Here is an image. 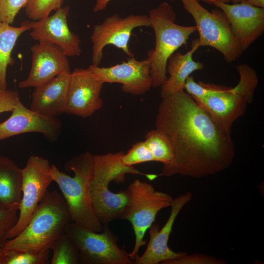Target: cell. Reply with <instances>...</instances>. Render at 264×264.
I'll return each mask as SVG.
<instances>
[{"label": "cell", "mask_w": 264, "mask_h": 264, "mask_svg": "<svg viewBox=\"0 0 264 264\" xmlns=\"http://www.w3.org/2000/svg\"><path fill=\"white\" fill-rule=\"evenodd\" d=\"M51 249L53 256L51 264H79V250L70 237L64 231L54 242Z\"/></svg>", "instance_id": "cell-23"}, {"label": "cell", "mask_w": 264, "mask_h": 264, "mask_svg": "<svg viewBox=\"0 0 264 264\" xmlns=\"http://www.w3.org/2000/svg\"><path fill=\"white\" fill-rule=\"evenodd\" d=\"M151 27L154 30L155 46L148 53L150 61L152 87H161L165 82L169 58L180 47L186 44L191 34L197 31L195 26L175 23L176 15L172 6L163 2L149 12Z\"/></svg>", "instance_id": "cell-4"}, {"label": "cell", "mask_w": 264, "mask_h": 264, "mask_svg": "<svg viewBox=\"0 0 264 264\" xmlns=\"http://www.w3.org/2000/svg\"><path fill=\"white\" fill-rule=\"evenodd\" d=\"M49 253V250L33 253L1 248L0 264H48Z\"/></svg>", "instance_id": "cell-25"}, {"label": "cell", "mask_w": 264, "mask_h": 264, "mask_svg": "<svg viewBox=\"0 0 264 264\" xmlns=\"http://www.w3.org/2000/svg\"><path fill=\"white\" fill-rule=\"evenodd\" d=\"M1 242H2V239H1V238L0 237V250H1L0 244H1Z\"/></svg>", "instance_id": "cell-37"}, {"label": "cell", "mask_w": 264, "mask_h": 264, "mask_svg": "<svg viewBox=\"0 0 264 264\" xmlns=\"http://www.w3.org/2000/svg\"><path fill=\"white\" fill-rule=\"evenodd\" d=\"M244 2L259 8H264V0H245Z\"/></svg>", "instance_id": "cell-34"}, {"label": "cell", "mask_w": 264, "mask_h": 264, "mask_svg": "<svg viewBox=\"0 0 264 264\" xmlns=\"http://www.w3.org/2000/svg\"><path fill=\"white\" fill-rule=\"evenodd\" d=\"M28 0H0V22L11 24Z\"/></svg>", "instance_id": "cell-29"}, {"label": "cell", "mask_w": 264, "mask_h": 264, "mask_svg": "<svg viewBox=\"0 0 264 264\" xmlns=\"http://www.w3.org/2000/svg\"><path fill=\"white\" fill-rule=\"evenodd\" d=\"M155 126L170 140L174 156L158 176L201 178L229 167L235 156L231 134L222 130L188 93L162 98Z\"/></svg>", "instance_id": "cell-1"}, {"label": "cell", "mask_w": 264, "mask_h": 264, "mask_svg": "<svg viewBox=\"0 0 264 264\" xmlns=\"http://www.w3.org/2000/svg\"><path fill=\"white\" fill-rule=\"evenodd\" d=\"M64 0H28L24 7L29 19L38 21L49 16L50 13L62 7Z\"/></svg>", "instance_id": "cell-26"}, {"label": "cell", "mask_w": 264, "mask_h": 264, "mask_svg": "<svg viewBox=\"0 0 264 264\" xmlns=\"http://www.w3.org/2000/svg\"><path fill=\"white\" fill-rule=\"evenodd\" d=\"M145 142L154 156V161L167 164L173 160L174 154L171 143L161 131L155 129L145 136Z\"/></svg>", "instance_id": "cell-24"}, {"label": "cell", "mask_w": 264, "mask_h": 264, "mask_svg": "<svg viewBox=\"0 0 264 264\" xmlns=\"http://www.w3.org/2000/svg\"><path fill=\"white\" fill-rule=\"evenodd\" d=\"M50 168L51 164L47 159L31 155L25 167L21 169L22 196L18 220L6 233L2 243L18 235L28 223L53 181Z\"/></svg>", "instance_id": "cell-9"}, {"label": "cell", "mask_w": 264, "mask_h": 264, "mask_svg": "<svg viewBox=\"0 0 264 264\" xmlns=\"http://www.w3.org/2000/svg\"><path fill=\"white\" fill-rule=\"evenodd\" d=\"M88 67L103 84L120 83L122 91L132 95L143 94L152 87L150 61L148 58L140 61L132 56L110 67L92 64Z\"/></svg>", "instance_id": "cell-11"}, {"label": "cell", "mask_w": 264, "mask_h": 264, "mask_svg": "<svg viewBox=\"0 0 264 264\" xmlns=\"http://www.w3.org/2000/svg\"><path fill=\"white\" fill-rule=\"evenodd\" d=\"M122 160L126 165L130 166L154 161L153 154L145 141L134 143L126 153L124 154Z\"/></svg>", "instance_id": "cell-28"}, {"label": "cell", "mask_w": 264, "mask_h": 264, "mask_svg": "<svg viewBox=\"0 0 264 264\" xmlns=\"http://www.w3.org/2000/svg\"><path fill=\"white\" fill-rule=\"evenodd\" d=\"M151 26L147 15L131 14L121 17L118 14L107 17L101 23L96 24L90 37L92 43V64L99 66L103 58V50L108 45L121 49L129 57L133 56L130 51L129 42L134 28Z\"/></svg>", "instance_id": "cell-10"}, {"label": "cell", "mask_w": 264, "mask_h": 264, "mask_svg": "<svg viewBox=\"0 0 264 264\" xmlns=\"http://www.w3.org/2000/svg\"><path fill=\"white\" fill-rule=\"evenodd\" d=\"M221 1L223 3H229L230 2H232L233 3H238L244 2L245 0H217Z\"/></svg>", "instance_id": "cell-35"}, {"label": "cell", "mask_w": 264, "mask_h": 264, "mask_svg": "<svg viewBox=\"0 0 264 264\" xmlns=\"http://www.w3.org/2000/svg\"><path fill=\"white\" fill-rule=\"evenodd\" d=\"M228 87L220 85L195 82L190 75L186 79L184 89L196 101L203 99L213 93L226 89Z\"/></svg>", "instance_id": "cell-27"}, {"label": "cell", "mask_w": 264, "mask_h": 264, "mask_svg": "<svg viewBox=\"0 0 264 264\" xmlns=\"http://www.w3.org/2000/svg\"><path fill=\"white\" fill-rule=\"evenodd\" d=\"M110 0H96L95 4L93 9V12H97L105 10Z\"/></svg>", "instance_id": "cell-33"}, {"label": "cell", "mask_w": 264, "mask_h": 264, "mask_svg": "<svg viewBox=\"0 0 264 264\" xmlns=\"http://www.w3.org/2000/svg\"><path fill=\"white\" fill-rule=\"evenodd\" d=\"M71 221L62 195L56 190L48 191L26 227L15 237L3 242L0 247L33 253L49 250Z\"/></svg>", "instance_id": "cell-2"}, {"label": "cell", "mask_w": 264, "mask_h": 264, "mask_svg": "<svg viewBox=\"0 0 264 264\" xmlns=\"http://www.w3.org/2000/svg\"><path fill=\"white\" fill-rule=\"evenodd\" d=\"M192 198L191 193L187 192L173 199L170 206V214L165 224L161 229L156 223L152 224L148 230L150 239L146 248L141 256H138L134 264H163L165 262L177 259L186 253L173 251L169 247L168 241L177 216Z\"/></svg>", "instance_id": "cell-14"}, {"label": "cell", "mask_w": 264, "mask_h": 264, "mask_svg": "<svg viewBox=\"0 0 264 264\" xmlns=\"http://www.w3.org/2000/svg\"><path fill=\"white\" fill-rule=\"evenodd\" d=\"M18 211L16 209H0V237L2 239V242L6 233L16 223L18 218Z\"/></svg>", "instance_id": "cell-31"}, {"label": "cell", "mask_w": 264, "mask_h": 264, "mask_svg": "<svg viewBox=\"0 0 264 264\" xmlns=\"http://www.w3.org/2000/svg\"><path fill=\"white\" fill-rule=\"evenodd\" d=\"M11 111L10 116L0 123V140L28 132H39L53 140L60 133L62 125L59 120L27 108L20 100Z\"/></svg>", "instance_id": "cell-17"}, {"label": "cell", "mask_w": 264, "mask_h": 264, "mask_svg": "<svg viewBox=\"0 0 264 264\" xmlns=\"http://www.w3.org/2000/svg\"><path fill=\"white\" fill-rule=\"evenodd\" d=\"M127 189L131 194V200L122 219L128 220L133 230L134 244L129 256L134 261L139 255V249L146 244L144 240L146 233L154 222L157 213L162 209L170 207L174 198L138 179L132 181Z\"/></svg>", "instance_id": "cell-6"}, {"label": "cell", "mask_w": 264, "mask_h": 264, "mask_svg": "<svg viewBox=\"0 0 264 264\" xmlns=\"http://www.w3.org/2000/svg\"><path fill=\"white\" fill-rule=\"evenodd\" d=\"M71 73H63L35 88L30 109L56 117L65 112Z\"/></svg>", "instance_id": "cell-19"}, {"label": "cell", "mask_w": 264, "mask_h": 264, "mask_svg": "<svg viewBox=\"0 0 264 264\" xmlns=\"http://www.w3.org/2000/svg\"><path fill=\"white\" fill-rule=\"evenodd\" d=\"M240 79L234 88L213 93L196 101L224 131L231 134L234 123L245 113L253 100L259 79L255 69L249 65H238Z\"/></svg>", "instance_id": "cell-5"}, {"label": "cell", "mask_w": 264, "mask_h": 264, "mask_svg": "<svg viewBox=\"0 0 264 264\" xmlns=\"http://www.w3.org/2000/svg\"><path fill=\"white\" fill-rule=\"evenodd\" d=\"M69 6L57 9L51 15L38 21H29L32 30L29 35L34 40L58 45L67 57L82 53L79 36L71 31L67 24Z\"/></svg>", "instance_id": "cell-13"}, {"label": "cell", "mask_w": 264, "mask_h": 264, "mask_svg": "<svg viewBox=\"0 0 264 264\" xmlns=\"http://www.w3.org/2000/svg\"><path fill=\"white\" fill-rule=\"evenodd\" d=\"M92 167L93 154L86 152L73 156L66 163V169L72 171L73 176L60 171L54 164L51 165L50 174L66 202L71 222L100 232L103 225L95 213L90 195Z\"/></svg>", "instance_id": "cell-3"}, {"label": "cell", "mask_w": 264, "mask_h": 264, "mask_svg": "<svg viewBox=\"0 0 264 264\" xmlns=\"http://www.w3.org/2000/svg\"><path fill=\"white\" fill-rule=\"evenodd\" d=\"M31 29L29 21L17 27L0 22V85L3 90L6 89L7 68L13 63L11 53L15 44L23 33Z\"/></svg>", "instance_id": "cell-22"}, {"label": "cell", "mask_w": 264, "mask_h": 264, "mask_svg": "<svg viewBox=\"0 0 264 264\" xmlns=\"http://www.w3.org/2000/svg\"><path fill=\"white\" fill-rule=\"evenodd\" d=\"M3 90V89H2L0 85V92H1Z\"/></svg>", "instance_id": "cell-38"}, {"label": "cell", "mask_w": 264, "mask_h": 264, "mask_svg": "<svg viewBox=\"0 0 264 264\" xmlns=\"http://www.w3.org/2000/svg\"><path fill=\"white\" fill-rule=\"evenodd\" d=\"M213 4L225 14L233 34L243 51L263 34L264 8L244 2L230 4L217 0H213Z\"/></svg>", "instance_id": "cell-15"}, {"label": "cell", "mask_w": 264, "mask_h": 264, "mask_svg": "<svg viewBox=\"0 0 264 264\" xmlns=\"http://www.w3.org/2000/svg\"><path fill=\"white\" fill-rule=\"evenodd\" d=\"M111 181L92 173L90 195L95 213L103 225L116 220L122 219L131 200L129 190L113 193L109 189Z\"/></svg>", "instance_id": "cell-18"}, {"label": "cell", "mask_w": 264, "mask_h": 264, "mask_svg": "<svg viewBox=\"0 0 264 264\" xmlns=\"http://www.w3.org/2000/svg\"><path fill=\"white\" fill-rule=\"evenodd\" d=\"M198 2L203 1L204 2L208 4H213V0H196Z\"/></svg>", "instance_id": "cell-36"}, {"label": "cell", "mask_w": 264, "mask_h": 264, "mask_svg": "<svg viewBox=\"0 0 264 264\" xmlns=\"http://www.w3.org/2000/svg\"><path fill=\"white\" fill-rule=\"evenodd\" d=\"M19 100L16 91L3 90L0 92V113L11 111Z\"/></svg>", "instance_id": "cell-32"}, {"label": "cell", "mask_w": 264, "mask_h": 264, "mask_svg": "<svg viewBox=\"0 0 264 264\" xmlns=\"http://www.w3.org/2000/svg\"><path fill=\"white\" fill-rule=\"evenodd\" d=\"M184 8L195 20L198 32V46L212 47L232 63L242 55L243 51L235 38L230 22L220 9L211 12L196 0H181Z\"/></svg>", "instance_id": "cell-7"}, {"label": "cell", "mask_w": 264, "mask_h": 264, "mask_svg": "<svg viewBox=\"0 0 264 264\" xmlns=\"http://www.w3.org/2000/svg\"><path fill=\"white\" fill-rule=\"evenodd\" d=\"M225 261L202 254H187L177 259L165 262L163 264H224Z\"/></svg>", "instance_id": "cell-30"}, {"label": "cell", "mask_w": 264, "mask_h": 264, "mask_svg": "<svg viewBox=\"0 0 264 264\" xmlns=\"http://www.w3.org/2000/svg\"><path fill=\"white\" fill-rule=\"evenodd\" d=\"M97 232L68 223L65 232L76 244L82 264H133L134 261L117 244L118 240L108 227Z\"/></svg>", "instance_id": "cell-8"}, {"label": "cell", "mask_w": 264, "mask_h": 264, "mask_svg": "<svg viewBox=\"0 0 264 264\" xmlns=\"http://www.w3.org/2000/svg\"><path fill=\"white\" fill-rule=\"evenodd\" d=\"M22 173L14 162L0 156V209L19 210L22 196Z\"/></svg>", "instance_id": "cell-21"}, {"label": "cell", "mask_w": 264, "mask_h": 264, "mask_svg": "<svg viewBox=\"0 0 264 264\" xmlns=\"http://www.w3.org/2000/svg\"></svg>", "instance_id": "cell-39"}, {"label": "cell", "mask_w": 264, "mask_h": 264, "mask_svg": "<svg viewBox=\"0 0 264 264\" xmlns=\"http://www.w3.org/2000/svg\"><path fill=\"white\" fill-rule=\"evenodd\" d=\"M30 50L31 69L26 79L19 83V88H36L61 73H71L67 56L58 45L40 42Z\"/></svg>", "instance_id": "cell-16"}, {"label": "cell", "mask_w": 264, "mask_h": 264, "mask_svg": "<svg viewBox=\"0 0 264 264\" xmlns=\"http://www.w3.org/2000/svg\"><path fill=\"white\" fill-rule=\"evenodd\" d=\"M198 47V39H196L193 41L191 49L185 54L174 53L169 58L166 71L170 76L161 86L162 98L184 90L186 80L191 74L203 69L204 64L193 58Z\"/></svg>", "instance_id": "cell-20"}, {"label": "cell", "mask_w": 264, "mask_h": 264, "mask_svg": "<svg viewBox=\"0 0 264 264\" xmlns=\"http://www.w3.org/2000/svg\"><path fill=\"white\" fill-rule=\"evenodd\" d=\"M103 84L89 67L75 68L70 74L65 113L87 117L101 109Z\"/></svg>", "instance_id": "cell-12"}]
</instances>
